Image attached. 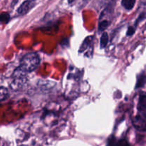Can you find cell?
Instances as JSON below:
<instances>
[{"instance_id":"1","label":"cell","mask_w":146,"mask_h":146,"mask_svg":"<svg viewBox=\"0 0 146 146\" xmlns=\"http://www.w3.org/2000/svg\"><path fill=\"white\" fill-rule=\"evenodd\" d=\"M40 63V57L37 53L30 52L25 54L21 58L20 65L17 68L27 74L33 72L38 67Z\"/></svg>"},{"instance_id":"2","label":"cell","mask_w":146,"mask_h":146,"mask_svg":"<svg viewBox=\"0 0 146 146\" xmlns=\"http://www.w3.org/2000/svg\"><path fill=\"white\" fill-rule=\"evenodd\" d=\"M36 4L35 0H26L24 1L17 9V13L19 15H24L27 14L31 9H32Z\"/></svg>"},{"instance_id":"3","label":"cell","mask_w":146,"mask_h":146,"mask_svg":"<svg viewBox=\"0 0 146 146\" xmlns=\"http://www.w3.org/2000/svg\"><path fill=\"white\" fill-rule=\"evenodd\" d=\"M136 0H122L121 4L127 10H131L133 8Z\"/></svg>"},{"instance_id":"4","label":"cell","mask_w":146,"mask_h":146,"mask_svg":"<svg viewBox=\"0 0 146 146\" xmlns=\"http://www.w3.org/2000/svg\"><path fill=\"white\" fill-rule=\"evenodd\" d=\"M108 40H109V38H108V35L106 32H104L101 35V40H100V44H101V48L104 49L107 46L108 43Z\"/></svg>"},{"instance_id":"5","label":"cell","mask_w":146,"mask_h":146,"mask_svg":"<svg viewBox=\"0 0 146 146\" xmlns=\"http://www.w3.org/2000/svg\"><path fill=\"white\" fill-rule=\"evenodd\" d=\"M9 96V93L8 90L6 87H0V101H3V100L7 99Z\"/></svg>"},{"instance_id":"6","label":"cell","mask_w":146,"mask_h":146,"mask_svg":"<svg viewBox=\"0 0 146 146\" xmlns=\"http://www.w3.org/2000/svg\"><path fill=\"white\" fill-rule=\"evenodd\" d=\"M9 20V15L7 13H4V14H0V24H2L4 21L5 22H8Z\"/></svg>"},{"instance_id":"7","label":"cell","mask_w":146,"mask_h":146,"mask_svg":"<svg viewBox=\"0 0 146 146\" xmlns=\"http://www.w3.org/2000/svg\"><path fill=\"white\" fill-rule=\"evenodd\" d=\"M75 1L76 0H68V1L69 4H73V3H74Z\"/></svg>"}]
</instances>
